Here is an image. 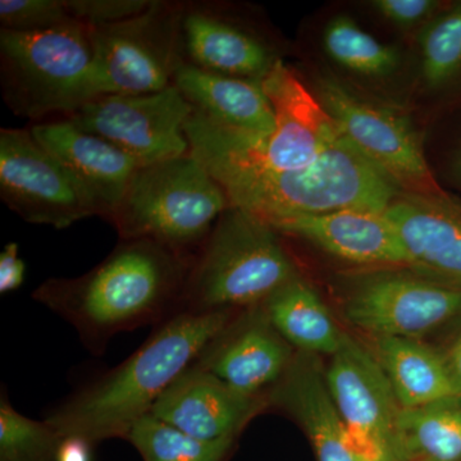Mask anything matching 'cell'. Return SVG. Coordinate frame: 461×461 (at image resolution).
<instances>
[{
	"instance_id": "1",
	"label": "cell",
	"mask_w": 461,
	"mask_h": 461,
	"mask_svg": "<svg viewBox=\"0 0 461 461\" xmlns=\"http://www.w3.org/2000/svg\"><path fill=\"white\" fill-rule=\"evenodd\" d=\"M194 256L153 240H121L91 271L42 282L32 297L68 321L91 353L102 355L118 333L177 313Z\"/></svg>"
},
{
	"instance_id": "2",
	"label": "cell",
	"mask_w": 461,
	"mask_h": 461,
	"mask_svg": "<svg viewBox=\"0 0 461 461\" xmlns=\"http://www.w3.org/2000/svg\"><path fill=\"white\" fill-rule=\"evenodd\" d=\"M241 311L189 312L169 315L124 362L59 403L45 420L62 438L93 446L126 439L136 421L195 363L206 345Z\"/></svg>"
},
{
	"instance_id": "3",
	"label": "cell",
	"mask_w": 461,
	"mask_h": 461,
	"mask_svg": "<svg viewBox=\"0 0 461 461\" xmlns=\"http://www.w3.org/2000/svg\"><path fill=\"white\" fill-rule=\"evenodd\" d=\"M226 193L230 206L268 224L345 209L384 212L402 190L344 136L313 166L273 172L229 158L195 156Z\"/></svg>"
},
{
	"instance_id": "4",
	"label": "cell",
	"mask_w": 461,
	"mask_h": 461,
	"mask_svg": "<svg viewBox=\"0 0 461 461\" xmlns=\"http://www.w3.org/2000/svg\"><path fill=\"white\" fill-rule=\"evenodd\" d=\"M299 276L280 233L230 206L194 256L178 312L247 311Z\"/></svg>"
},
{
	"instance_id": "5",
	"label": "cell",
	"mask_w": 461,
	"mask_h": 461,
	"mask_svg": "<svg viewBox=\"0 0 461 461\" xmlns=\"http://www.w3.org/2000/svg\"><path fill=\"white\" fill-rule=\"evenodd\" d=\"M262 86L276 115L268 139L230 131L194 109L184 129L191 153L229 158L267 171H297L313 166L342 138L313 91L282 59Z\"/></svg>"
},
{
	"instance_id": "6",
	"label": "cell",
	"mask_w": 461,
	"mask_h": 461,
	"mask_svg": "<svg viewBox=\"0 0 461 461\" xmlns=\"http://www.w3.org/2000/svg\"><path fill=\"white\" fill-rule=\"evenodd\" d=\"M230 206L221 185L190 151L139 167L108 222L120 240H153L194 256Z\"/></svg>"
},
{
	"instance_id": "7",
	"label": "cell",
	"mask_w": 461,
	"mask_h": 461,
	"mask_svg": "<svg viewBox=\"0 0 461 461\" xmlns=\"http://www.w3.org/2000/svg\"><path fill=\"white\" fill-rule=\"evenodd\" d=\"M0 89L12 113L67 118L98 98L89 27L74 21L41 32L0 30Z\"/></svg>"
},
{
	"instance_id": "8",
	"label": "cell",
	"mask_w": 461,
	"mask_h": 461,
	"mask_svg": "<svg viewBox=\"0 0 461 461\" xmlns=\"http://www.w3.org/2000/svg\"><path fill=\"white\" fill-rule=\"evenodd\" d=\"M345 320L371 339H423L461 314V284L414 268H371L346 287Z\"/></svg>"
},
{
	"instance_id": "9",
	"label": "cell",
	"mask_w": 461,
	"mask_h": 461,
	"mask_svg": "<svg viewBox=\"0 0 461 461\" xmlns=\"http://www.w3.org/2000/svg\"><path fill=\"white\" fill-rule=\"evenodd\" d=\"M182 2L153 0L139 16L90 29L99 95L151 94L172 86L185 65Z\"/></svg>"
},
{
	"instance_id": "10",
	"label": "cell",
	"mask_w": 461,
	"mask_h": 461,
	"mask_svg": "<svg viewBox=\"0 0 461 461\" xmlns=\"http://www.w3.org/2000/svg\"><path fill=\"white\" fill-rule=\"evenodd\" d=\"M315 96L346 140L402 194L453 203L433 177L408 120L373 104L329 76L318 78Z\"/></svg>"
},
{
	"instance_id": "11",
	"label": "cell",
	"mask_w": 461,
	"mask_h": 461,
	"mask_svg": "<svg viewBox=\"0 0 461 461\" xmlns=\"http://www.w3.org/2000/svg\"><path fill=\"white\" fill-rule=\"evenodd\" d=\"M0 199L27 223L63 230L98 208L30 129L0 130Z\"/></svg>"
},
{
	"instance_id": "12",
	"label": "cell",
	"mask_w": 461,
	"mask_h": 461,
	"mask_svg": "<svg viewBox=\"0 0 461 461\" xmlns=\"http://www.w3.org/2000/svg\"><path fill=\"white\" fill-rule=\"evenodd\" d=\"M193 111L172 85L158 93L98 96L67 118L149 166L190 153L184 129Z\"/></svg>"
},
{
	"instance_id": "13",
	"label": "cell",
	"mask_w": 461,
	"mask_h": 461,
	"mask_svg": "<svg viewBox=\"0 0 461 461\" xmlns=\"http://www.w3.org/2000/svg\"><path fill=\"white\" fill-rule=\"evenodd\" d=\"M326 384L355 445L372 461H405L400 414L390 382L368 346L346 332L326 366Z\"/></svg>"
},
{
	"instance_id": "14",
	"label": "cell",
	"mask_w": 461,
	"mask_h": 461,
	"mask_svg": "<svg viewBox=\"0 0 461 461\" xmlns=\"http://www.w3.org/2000/svg\"><path fill=\"white\" fill-rule=\"evenodd\" d=\"M296 351L272 326L263 306L242 311L200 353L193 366L251 396H267Z\"/></svg>"
},
{
	"instance_id": "15",
	"label": "cell",
	"mask_w": 461,
	"mask_h": 461,
	"mask_svg": "<svg viewBox=\"0 0 461 461\" xmlns=\"http://www.w3.org/2000/svg\"><path fill=\"white\" fill-rule=\"evenodd\" d=\"M181 45L187 65L259 83L281 60L259 35L202 0L182 2Z\"/></svg>"
},
{
	"instance_id": "16",
	"label": "cell",
	"mask_w": 461,
	"mask_h": 461,
	"mask_svg": "<svg viewBox=\"0 0 461 461\" xmlns=\"http://www.w3.org/2000/svg\"><path fill=\"white\" fill-rule=\"evenodd\" d=\"M268 403L267 396L240 393L212 373L191 366L158 400L150 414L196 438L223 441L236 439Z\"/></svg>"
},
{
	"instance_id": "17",
	"label": "cell",
	"mask_w": 461,
	"mask_h": 461,
	"mask_svg": "<svg viewBox=\"0 0 461 461\" xmlns=\"http://www.w3.org/2000/svg\"><path fill=\"white\" fill-rule=\"evenodd\" d=\"M271 226L345 262L371 268H412L411 258L384 212L345 209L285 218Z\"/></svg>"
},
{
	"instance_id": "18",
	"label": "cell",
	"mask_w": 461,
	"mask_h": 461,
	"mask_svg": "<svg viewBox=\"0 0 461 461\" xmlns=\"http://www.w3.org/2000/svg\"><path fill=\"white\" fill-rule=\"evenodd\" d=\"M267 397L302 427L317 461H372L355 445L336 411L327 388L326 366L318 355L296 351Z\"/></svg>"
},
{
	"instance_id": "19",
	"label": "cell",
	"mask_w": 461,
	"mask_h": 461,
	"mask_svg": "<svg viewBox=\"0 0 461 461\" xmlns=\"http://www.w3.org/2000/svg\"><path fill=\"white\" fill-rule=\"evenodd\" d=\"M33 138L59 160L90 194L107 221L122 202L139 165L114 144L86 132L69 118L30 127Z\"/></svg>"
},
{
	"instance_id": "20",
	"label": "cell",
	"mask_w": 461,
	"mask_h": 461,
	"mask_svg": "<svg viewBox=\"0 0 461 461\" xmlns=\"http://www.w3.org/2000/svg\"><path fill=\"white\" fill-rule=\"evenodd\" d=\"M384 214L399 232L412 268L461 284V212L454 202L402 194Z\"/></svg>"
},
{
	"instance_id": "21",
	"label": "cell",
	"mask_w": 461,
	"mask_h": 461,
	"mask_svg": "<svg viewBox=\"0 0 461 461\" xmlns=\"http://www.w3.org/2000/svg\"><path fill=\"white\" fill-rule=\"evenodd\" d=\"M173 86L194 109L230 131L259 140L275 132V111L259 81L213 74L185 63Z\"/></svg>"
},
{
	"instance_id": "22",
	"label": "cell",
	"mask_w": 461,
	"mask_h": 461,
	"mask_svg": "<svg viewBox=\"0 0 461 461\" xmlns=\"http://www.w3.org/2000/svg\"><path fill=\"white\" fill-rule=\"evenodd\" d=\"M371 350L402 409L459 395L444 353L420 339H372Z\"/></svg>"
},
{
	"instance_id": "23",
	"label": "cell",
	"mask_w": 461,
	"mask_h": 461,
	"mask_svg": "<svg viewBox=\"0 0 461 461\" xmlns=\"http://www.w3.org/2000/svg\"><path fill=\"white\" fill-rule=\"evenodd\" d=\"M262 306L272 326L294 350L330 357L341 348L345 330L302 276L276 291Z\"/></svg>"
},
{
	"instance_id": "24",
	"label": "cell",
	"mask_w": 461,
	"mask_h": 461,
	"mask_svg": "<svg viewBox=\"0 0 461 461\" xmlns=\"http://www.w3.org/2000/svg\"><path fill=\"white\" fill-rule=\"evenodd\" d=\"M399 424L405 461H461V395L402 409Z\"/></svg>"
},
{
	"instance_id": "25",
	"label": "cell",
	"mask_w": 461,
	"mask_h": 461,
	"mask_svg": "<svg viewBox=\"0 0 461 461\" xmlns=\"http://www.w3.org/2000/svg\"><path fill=\"white\" fill-rule=\"evenodd\" d=\"M144 461H226L235 439L204 441L148 414L126 437Z\"/></svg>"
},
{
	"instance_id": "26",
	"label": "cell",
	"mask_w": 461,
	"mask_h": 461,
	"mask_svg": "<svg viewBox=\"0 0 461 461\" xmlns=\"http://www.w3.org/2000/svg\"><path fill=\"white\" fill-rule=\"evenodd\" d=\"M323 41L333 60L357 74L384 76L399 66L400 54L395 48L382 44L346 16L330 21L324 30Z\"/></svg>"
},
{
	"instance_id": "27",
	"label": "cell",
	"mask_w": 461,
	"mask_h": 461,
	"mask_svg": "<svg viewBox=\"0 0 461 461\" xmlns=\"http://www.w3.org/2000/svg\"><path fill=\"white\" fill-rule=\"evenodd\" d=\"M62 436L47 420L18 412L3 393L0 399V461H56Z\"/></svg>"
},
{
	"instance_id": "28",
	"label": "cell",
	"mask_w": 461,
	"mask_h": 461,
	"mask_svg": "<svg viewBox=\"0 0 461 461\" xmlns=\"http://www.w3.org/2000/svg\"><path fill=\"white\" fill-rule=\"evenodd\" d=\"M421 72L430 87L461 72V5L435 18L420 35Z\"/></svg>"
},
{
	"instance_id": "29",
	"label": "cell",
	"mask_w": 461,
	"mask_h": 461,
	"mask_svg": "<svg viewBox=\"0 0 461 461\" xmlns=\"http://www.w3.org/2000/svg\"><path fill=\"white\" fill-rule=\"evenodd\" d=\"M74 21L65 0H0V30L41 32Z\"/></svg>"
},
{
	"instance_id": "30",
	"label": "cell",
	"mask_w": 461,
	"mask_h": 461,
	"mask_svg": "<svg viewBox=\"0 0 461 461\" xmlns=\"http://www.w3.org/2000/svg\"><path fill=\"white\" fill-rule=\"evenodd\" d=\"M153 0H65L69 16L90 29L115 25L141 14Z\"/></svg>"
},
{
	"instance_id": "31",
	"label": "cell",
	"mask_w": 461,
	"mask_h": 461,
	"mask_svg": "<svg viewBox=\"0 0 461 461\" xmlns=\"http://www.w3.org/2000/svg\"><path fill=\"white\" fill-rule=\"evenodd\" d=\"M372 7L388 23L409 29L435 14L439 3L435 0H375Z\"/></svg>"
},
{
	"instance_id": "32",
	"label": "cell",
	"mask_w": 461,
	"mask_h": 461,
	"mask_svg": "<svg viewBox=\"0 0 461 461\" xmlns=\"http://www.w3.org/2000/svg\"><path fill=\"white\" fill-rule=\"evenodd\" d=\"M25 262L18 254L17 242H8L0 253V294L12 293L25 282Z\"/></svg>"
},
{
	"instance_id": "33",
	"label": "cell",
	"mask_w": 461,
	"mask_h": 461,
	"mask_svg": "<svg viewBox=\"0 0 461 461\" xmlns=\"http://www.w3.org/2000/svg\"><path fill=\"white\" fill-rule=\"evenodd\" d=\"M94 447L83 438L67 437L58 448L56 461H93Z\"/></svg>"
},
{
	"instance_id": "34",
	"label": "cell",
	"mask_w": 461,
	"mask_h": 461,
	"mask_svg": "<svg viewBox=\"0 0 461 461\" xmlns=\"http://www.w3.org/2000/svg\"><path fill=\"white\" fill-rule=\"evenodd\" d=\"M442 353H444L446 363H447L455 388L461 395V332L446 350H442Z\"/></svg>"
},
{
	"instance_id": "35",
	"label": "cell",
	"mask_w": 461,
	"mask_h": 461,
	"mask_svg": "<svg viewBox=\"0 0 461 461\" xmlns=\"http://www.w3.org/2000/svg\"><path fill=\"white\" fill-rule=\"evenodd\" d=\"M457 171H459L460 176H461V154L459 157V160H457Z\"/></svg>"
}]
</instances>
